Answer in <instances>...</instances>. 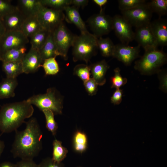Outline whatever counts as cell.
I'll return each mask as SVG.
<instances>
[{
  "mask_svg": "<svg viewBox=\"0 0 167 167\" xmlns=\"http://www.w3.org/2000/svg\"><path fill=\"white\" fill-rule=\"evenodd\" d=\"M25 123L24 130L15 131L11 152L15 158L33 160L42 148V133L35 118H31Z\"/></svg>",
  "mask_w": 167,
  "mask_h": 167,
  "instance_id": "1",
  "label": "cell"
},
{
  "mask_svg": "<svg viewBox=\"0 0 167 167\" xmlns=\"http://www.w3.org/2000/svg\"><path fill=\"white\" fill-rule=\"evenodd\" d=\"M34 111L27 100L3 105L0 109V131L6 133L15 131Z\"/></svg>",
  "mask_w": 167,
  "mask_h": 167,
  "instance_id": "2",
  "label": "cell"
},
{
  "mask_svg": "<svg viewBox=\"0 0 167 167\" xmlns=\"http://www.w3.org/2000/svg\"><path fill=\"white\" fill-rule=\"evenodd\" d=\"M98 38L88 32L75 35L72 47L73 61H83L87 64L98 49Z\"/></svg>",
  "mask_w": 167,
  "mask_h": 167,
  "instance_id": "3",
  "label": "cell"
},
{
  "mask_svg": "<svg viewBox=\"0 0 167 167\" xmlns=\"http://www.w3.org/2000/svg\"><path fill=\"white\" fill-rule=\"evenodd\" d=\"M167 54L157 49L145 51L143 55L135 62L134 68L143 75L157 73L167 62Z\"/></svg>",
  "mask_w": 167,
  "mask_h": 167,
  "instance_id": "4",
  "label": "cell"
},
{
  "mask_svg": "<svg viewBox=\"0 0 167 167\" xmlns=\"http://www.w3.org/2000/svg\"><path fill=\"white\" fill-rule=\"evenodd\" d=\"M27 100L41 111L48 109L52 111L54 115L62 113V99L54 88H49L45 93L34 95Z\"/></svg>",
  "mask_w": 167,
  "mask_h": 167,
  "instance_id": "5",
  "label": "cell"
},
{
  "mask_svg": "<svg viewBox=\"0 0 167 167\" xmlns=\"http://www.w3.org/2000/svg\"><path fill=\"white\" fill-rule=\"evenodd\" d=\"M63 11L42 6L37 16L42 28L52 32L65 19Z\"/></svg>",
  "mask_w": 167,
  "mask_h": 167,
  "instance_id": "6",
  "label": "cell"
},
{
  "mask_svg": "<svg viewBox=\"0 0 167 167\" xmlns=\"http://www.w3.org/2000/svg\"><path fill=\"white\" fill-rule=\"evenodd\" d=\"M52 34L60 56L67 60L68 51L72 46L75 35L71 33L63 22L54 30Z\"/></svg>",
  "mask_w": 167,
  "mask_h": 167,
  "instance_id": "7",
  "label": "cell"
},
{
  "mask_svg": "<svg viewBox=\"0 0 167 167\" xmlns=\"http://www.w3.org/2000/svg\"><path fill=\"white\" fill-rule=\"evenodd\" d=\"M122 16L135 28L150 23L153 13L148 2L131 9L122 11Z\"/></svg>",
  "mask_w": 167,
  "mask_h": 167,
  "instance_id": "8",
  "label": "cell"
},
{
  "mask_svg": "<svg viewBox=\"0 0 167 167\" xmlns=\"http://www.w3.org/2000/svg\"><path fill=\"white\" fill-rule=\"evenodd\" d=\"M87 22L92 34L97 38L108 34L113 30L112 17L105 14L104 9L91 16Z\"/></svg>",
  "mask_w": 167,
  "mask_h": 167,
  "instance_id": "9",
  "label": "cell"
},
{
  "mask_svg": "<svg viewBox=\"0 0 167 167\" xmlns=\"http://www.w3.org/2000/svg\"><path fill=\"white\" fill-rule=\"evenodd\" d=\"M113 30L121 43L128 44L134 40L132 26L122 16L116 15L112 17Z\"/></svg>",
  "mask_w": 167,
  "mask_h": 167,
  "instance_id": "10",
  "label": "cell"
},
{
  "mask_svg": "<svg viewBox=\"0 0 167 167\" xmlns=\"http://www.w3.org/2000/svg\"><path fill=\"white\" fill-rule=\"evenodd\" d=\"M28 42L21 31H6L0 39V54L10 49L25 46Z\"/></svg>",
  "mask_w": 167,
  "mask_h": 167,
  "instance_id": "11",
  "label": "cell"
},
{
  "mask_svg": "<svg viewBox=\"0 0 167 167\" xmlns=\"http://www.w3.org/2000/svg\"><path fill=\"white\" fill-rule=\"evenodd\" d=\"M150 23L136 28L134 32V40L144 51L157 49L158 47Z\"/></svg>",
  "mask_w": 167,
  "mask_h": 167,
  "instance_id": "12",
  "label": "cell"
},
{
  "mask_svg": "<svg viewBox=\"0 0 167 167\" xmlns=\"http://www.w3.org/2000/svg\"><path fill=\"white\" fill-rule=\"evenodd\" d=\"M140 47L138 45L131 46L123 43L115 45L112 57L122 62L126 66H129L139 56Z\"/></svg>",
  "mask_w": 167,
  "mask_h": 167,
  "instance_id": "13",
  "label": "cell"
},
{
  "mask_svg": "<svg viewBox=\"0 0 167 167\" xmlns=\"http://www.w3.org/2000/svg\"><path fill=\"white\" fill-rule=\"evenodd\" d=\"M43 61L39 50L31 47L22 61L23 73L28 74L35 72L41 66Z\"/></svg>",
  "mask_w": 167,
  "mask_h": 167,
  "instance_id": "14",
  "label": "cell"
},
{
  "mask_svg": "<svg viewBox=\"0 0 167 167\" xmlns=\"http://www.w3.org/2000/svg\"><path fill=\"white\" fill-rule=\"evenodd\" d=\"M26 18L16 6L12 11L6 15L2 21L6 31H21Z\"/></svg>",
  "mask_w": 167,
  "mask_h": 167,
  "instance_id": "15",
  "label": "cell"
},
{
  "mask_svg": "<svg viewBox=\"0 0 167 167\" xmlns=\"http://www.w3.org/2000/svg\"><path fill=\"white\" fill-rule=\"evenodd\" d=\"M151 27L158 46L167 45V21L159 18L150 23Z\"/></svg>",
  "mask_w": 167,
  "mask_h": 167,
  "instance_id": "16",
  "label": "cell"
},
{
  "mask_svg": "<svg viewBox=\"0 0 167 167\" xmlns=\"http://www.w3.org/2000/svg\"><path fill=\"white\" fill-rule=\"evenodd\" d=\"M63 11L65 13V19L67 23L75 25L80 30L81 33L88 32L78 8L73 6H69L65 7Z\"/></svg>",
  "mask_w": 167,
  "mask_h": 167,
  "instance_id": "17",
  "label": "cell"
},
{
  "mask_svg": "<svg viewBox=\"0 0 167 167\" xmlns=\"http://www.w3.org/2000/svg\"><path fill=\"white\" fill-rule=\"evenodd\" d=\"M92 78L98 85L102 86L106 83L105 75L109 66L105 60L89 66Z\"/></svg>",
  "mask_w": 167,
  "mask_h": 167,
  "instance_id": "18",
  "label": "cell"
},
{
  "mask_svg": "<svg viewBox=\"0 0 167 167\" xmlns=\"http://www.w3.org/2000/svg\"><path fill=\"white\" fill-rule=\"evenodd\" d=\"M42 6L40 0H19L17 7L26 18L37 15Z\"/></svg>",
  "mask_w": 167,
  "mask_h": 167,
  "instance_id": "19",
  "label": "cell"
},
{
  "mask_svg": "<svg viewBox=\"0 0 167 167\" xmlns=\"http://www.w3.org/2000/svg\"><path fill=\"white\" fill-rule=\"evenodd\" d=\"M43 28L36 15L25 18L21 31L28 38Z\"/></svg>",
  "mask_w": 167,
  "mask_h": 167,
  "instance_id": "20",
  "label": "cell"
},
{
  "mask_svg": "<svg viewBox=\"0 0 167 167\" xmlns=\"http://www.w3.org/2000/svg\"><path fill=\"white\" fill-rule=\"evenodd\" d=\"M18 84L16 78L6 77L0 83V99L14 97L15 90Z\"/></svg>",
  "mask_w": 167,
  "mask_h": 167,
  "instance_id": "21",
  "label": "cell"
},
{
  "mask_svg": "<svg viewBox=\"0 0 167 167\" xmlns=\"http://www.w3.org/2000/svg\"><path fill=\"white\" fill-rule=\"evenodd\" d=\"M26 50L25 46L10 49L0 54V60L2 62H22Z\"/></svg>",
  "mask_w": 167,
  "mask_h": 167,
  "instance_id": "22",
  "label": "cell"
},
{
  "mask_svg": "<svg viewBox=\"0 0 167 167\" xmlns=\"http://www.w3.org/2000/svg\"><path fill=\"white\" fill-rule=\"evenodd\" d=\"M39 51L43 60L60 56L54 41L52 32L50 33L45 44Z\"/></svg>",
  "mask_w": 167,
  "mask_h": 167,
  "instance_id": "23",
  "label": "cell"
},
{
  "mask_svg": "<svg viewBox=\"0 0 167 167\" xmlns=\"http://www.w3.org/2000/svg\"><path fill=\"white\" fill-rule=\"evenodd\" d=\"M2 69L7 78H15L23 73L22 62H2Z\"/></svg>",
  "mask_w": 167,
  "mask_h": 167,
  "instance_id": "24",
  "label": "cell"
},
{
  "mask_svg": "<svg viewBox=\"0 0 167 167\" xmlns=\"http://www.w3.org/2000/svg\"><path fill=\"white\" fill-rule=\"evenodd\" d=\"M97 44L101 55L105 57L112 56L115 48V45L109 37L98 38Z\"/></svg>",
  "mask_w": 167,
  "mask_h": 167,
  "instance_id": "25",
  "label": "cell"
},
{
  "mask_svg": "<svg viewBox=\"0 0 167 167\" xmlns=\"http://www.w3.org/2000/svg\"><path fill=\"white\" fill-rule=\"evenodd\" d=\"M51 32L43 28L30 37L31 48L38 50L43 46Z\"/></svg>",
  "mask_w": 167,
  "mask_h": 167,
  "instance_id": "26",
  "label": "cell"
},
{
  "mask_svg": "<svg viewBox=\"0 0 167 167\" xmlns=\"http://www.w3.org/2000/svg\"><path fill=\"white\" fill-rule=\"evenodd\" d=\"M73 147L77 152L82 153L85 152L88 147V139L86 134L84 132L77 131L73 138Z\"/></svg>",
  "mask_w": 167,
  "mask_h": 167,
  "instance_id": "27",
  "label": "cell"
},
{
  "mask_svg": "<svg viewBox=\"0 0 167 167\" xmlns=\"http://www.w3.org/2000/svg\"><path fill=\"white\" fill-rule=\"evenodd\" d=\"M53 150L52 158L55 161L61 163L66 156L68 151L62 145V142L55 139L53 143Z\"/></svg>",
  "mask_w": 167,
  "mask_h": 167,
  "instance_id": "28",
  "label": "cell"
},
{
  "mask_svg": "<svg viewBox=\"0 0 167 167\" xmlns=\"http://www.w3.org/2000/svg\"><path fill=\"white\" fill-rule=\"evenodd\" d=\"M148 4L152 12L157 14L159 18L166 15L167 0H152L148 2Z\"/></svg>",
  "mask_w": 167,
  "mask_h": 167,
  "instance_id": "29",
  "label": "cell"
},
{
  "mask_svg": "<svg viewBox=\"0 0 167 167\" xmlns=\"http://www.w3.org/2000/svg\"><path fill=\"white\" fill-rule=\"evenodd\" d=\"M43 6L63 11L65 7L71 5V0H40Z\"/></svg>",
  "mask_w": 167,
  "mask_h": 167,
  "instance_id": "30",
  "label": "cell"
},
{
  "mask_svg": "<svg viewBox=\"0 0 167 167\" xmlns=\"http://www.w3.org/2000/svg\"><path fill=\"white\" fill-rule=\"evenodd\" d=\"M46 120V126L53 136L56 135L58 128V124L54 118V114L51 110L45 109L42 111Z\"/></svg>",
  "mask_w": 167,
  "mask_h": 167,
  "instance_id": "31",
  "label": "cell"
},
{
  "mask_svg": "<svg viewBox=\"0 0 167 167\" xmlns=\"http://www.w3.org/2000/svg\"><path fill=\"white\" fill-rule=\"evenodd\" d=\"M41 66L43 67L46 75L56 74L59 71V65L55 58L45 60Z\"/></svg>",
  "mask_w": 167,
  "mask_h": 167,
  "instance_id": "32",
  "label": "cell"
},
{
  "mask_svg": "<svg viewBox=\"0 0 167 167\" xmlns=\"http://www.w3.org/2000/svg\"><path fill=\"white\" fill-rule=\"evenodd\" d=\"M73 73L74 75L79 77L84 82L90 78V66L87 65L78 64L74 67Z\"/></svg>",
  "mask_w": 167,
  "mask_h": 167,
  "instance_id": "33",
  "label": "cell"
},
{
  "mask_svg": "<svg viewBox=\"0 0 167 167\" xmlns=\"http://www.w3.org/2000/svg\"><path fill=\"white\" fill-rule=\"evenodd\" d=\"M118 2L121 11L139 6L147 2L145 0H119Z\"/></svg>",
  "mask_w": 167,
  "mask_h": 167,
  "instance_id": "34",
  "label": "cell"
},
{
  "mask_svg": "<svg viewBox=\"0 0 167 167\" xmlns=\"http://www.w3.org/2000/svg\"><path fill=\"white\" fill-rule=\"evenodd\" d=\"M114 71V75L110 78L112 83L111 88L116 89L120 88L127 83V79L121 76L120 73V70L119 67L116 68Z\"/></svg>",
  "mask_w": 167,
  "mask_h": 167,
  "instance_id": "35",
  "label": "cell"
},
{
  "mask_svg": "<svg viewBox=\"0 0 167 167\" xmlns=\"http://www.w3.org/2000/svg\"><path fill=\"white\" fill-rule=\"evenodd\" d=\"M16 7L11 4L10 0H0V19L2 20L5 16L13 11Z\"/></svg>",
  "mask_w": 167,
  "mask_h": 167,
  "instance_id": "36",
  "label": "cell"
},
{
  "mask_svg": "<svg viewBox=\"0 0 167 167\" xmlns=\"http://www.w3.org/2000/svg\"><path fill=\"white\" fill-rule=\"evenodd\" d=\"M159 80V88L165 93L167 91V73L165 69H160L157 73Z\"/></svg>",
  "mask_w": 167,
  "mask_h": 167,
  "instance_id": "37",
  "label": "cell"
},
{
  "mask_svg": "<svg viewBox=\"0 0 167 167\" xmlns=\"http://www.w3.org/2000/svg\"><path fill=\"white\" fill-rule=\"evenodd\" d=\"M84 84L89 95L93 96L96 94L98 85L92 78H90L88 80L84 82Z\"/></svg>",
  "mask_w": 167,
  "mask_h": 167,
  "instance_id": "38",
  "label": "cell"
},
{
  "mask_svg": "<svg viewBox=\"0 0 167 167\" xmlns=\"http://www.w3.org/2000/svg\"><path fill=\"white\" fill-rule=\"evenodd\" d=\"M38 166V167H65L62 163L56 162L50 157L44 159Z\"/></svg>",
  "mask_w": 167,
  "mask_h": 167,
  "instance_id": "39",
  "label": "cell"
},
{
  "mask_svg": "<svg viewBox=\"0 0 167 167\" xmlns=\"http://www.w3.org/2000/svg\"><path fill=\"white\" fill-rule=\"evenodd\" d=\"M122 90L120 88L116 89L111 98V101L114 105L119 104L122 102L123 96Z\"/></svg>",
  "mask_w": 167,
  "mask_h": 167,
  "instance_id": "40",
  "label": "cell"
},
{
  "mask_svg": "<svg viewBox=\"0 0 167 167\" xmlns=\"http://www.w3.org/2000/svg\"><path fill=\"white\" fill-rule=\"evenodd\" d=\"M15 165L16 167H38L33 160L21 159Z\"/></svg>",
  "mask_w": 167,
  "mask_h": 167,
  "instance_id": "41",
  "label": "cell"
},
{
  "mask_svg": "<svg viewBox=\"0 0 167 167\" xmlns=\"http://www.w3.org/2000/svg\"><path fill=\"white\" fill-rule=\"evenodd\" d=\"M88 2V0H71V4L78 8L80 7L83 8L87 5Z\"/></svg>",
  "mask_w": 167,
  "mask_h": 167,
  "instance_id": "42",
  "label": "cell"
},
{
  "mask_svg": "<svg viewBox=\"0 0 167 167\" xmlns=\"http://www.w3.org/2000/svg\"><path fill=\"white\" fill-rule=\"evenodd\" d=\"M93 1L100 7V11H101L103 10L102 6L106 4L108 1L107 0H93Z\"/></svg>",
  "mask_w": 167,
  "mask_h": 167,
  "instance_id": "43",
  "label": "cell"
},
{
  "mask_svg": "<svg viewBox=\"0 0 167 167\" xmlns=\"http://www.w3.org/2000/svg\"><path fill=\"white\" fill-rule=\"evenodd\" d=\"M0 167H16V165L10 162L5 161L0 164Z\"/></svg>",
  "mask_w": 167,
  "mask_h": 167,
  "instance_id": "44",
  "label": "cell"
},
{
  "mask_svg": "<svg viewBox=\"0 0 167 167\" xmlns=\"http://www.w3.org/2000/svg\"><path fill=\"white\" fill-rule=\"evenodd\" d=\"M6 30L1 20L0 19V39L4 34Z\"/></svg>",
  "mask_w": 167,
  "mask_h": 167,
  "instance_id": "45",
  "label": "cell"
},
{
  "mask_svg": "<svg viewBox=\"0 0 167 167\" xmlns=\"http://www.w3.org/2000/svg\"><path fill=\"white\" fill-rule=\"evenodd\" d=\"M5 147L4 142L0 139V158L3 152Z\"/></svg>",
  "mask_w": 167,
  "mask_h": 167,
  "instance_id": "46",
  "label": "cell"
},
{
  "mask_svg": "<svg viewBox=\"0 0 167 167\" xmlns=\"http://www.w3.org/2000/svg\"><path fill=\"white\" fill-rule=\"evenodd\" d=\"M81 167V166H77V167Z\"/></svg>",
  "mask_w": 167,
  "mask_h": 167,
  "instance_id": "47",
  "label": "cell"
},
{
  "mask_svg": "<svg viewBox=\"0 0 167 167\" xmlns=\"http://www.w3.org/2000/svg\"></svg>",
  "mask_w": 167,
  "mask_h": 167,
  "instance_id": "48",
  "label": "cell"
}]
</instances>
